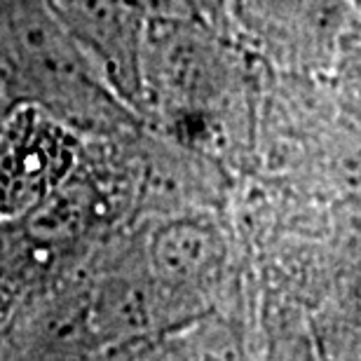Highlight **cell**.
I'll return each instance as SVG.
<instances>
[{
    "instance_id": "cell-4",
    "label": "cell",
    "mask_w": 361,
    "mask_h": 361,
    "mask_svg": "<svg viewBox=\"0 0 361 361\" xmlns=\"http://www.w3.org/2000/svg\"><path fill=\"white\" fill-rule=\"evenodd\" d=\"M120 92L134 99L143 87V40L134 0H45Z\"/></svg>"
},
{
    "instance_id": "cell-5",
    "label": "cell",
    "mask_w": 361,
    "mask_h": 361,
    "mask_svg": "<svg viewBox=\"0 0 361 361\" xmlns=\"http://www.w3.org/2000/svg\"><path fill=\"white\" fill-rule=\"evenodd\" d=\"M0 153V207L5 212H21L31 207L56 174V141L52 143L33 125H14L12 134L3 139Z\"/></svg>"
},
{
    "instance_id": "cell-6",
    "label": "cell",
    "mask_w": 361,
    "mask_h": 361,
    "mask_svg": "<svg viewBox=\"0 0 361 361\" xmlns=\"http://www.w3.org/2000/svg\"><path fill=\"white\" fill-rule=\"evenodd\" d=\"M345 5L350 7L352 14H357V17L361 19V0H345Z\"/></svg>"
},
{
    "instance_id": "cell-2",
    "label": "cell",
    "mask_w": 361,
    "mask_h": 361,
    "mask_svg": "<svg viewBox=\"0 0 361 361\" xmlns=\"http://www.w3.org/2000/svg\"><path fill=\"white\" fill-rule=\"evenodd\" d=\"M150 274L160 312L188 317L204 310L228 261L226 237L204 216L167 221L150 240Z\"/></svg>"
},
{
    "instance_id": "cell-3",
    "label": "cell",
    "mask_w": 361,
    "mask_h": 361,
    "mask_svg": "<svg viewBox=\"0 0 361 361\" xmlns=\"http://www.w3.org/2000/svg\"><path fill=\"white\" fill-rule=\"evenodd\" d=\"M244 24L300 68L336 63L350 31L345 0H237Z\"/></svg>"
},
{
    "instance_id": "cell-1",
    "label": "cell",
    "mask_w": 361,
    "mask_h": 361,
    "mask_svg": "<svg viewBox=\"0 0 361 361\" xmlns=\"http://www.w3.org/2000/svg\"><path fill=\"white\" fill-rule=\"evenodd\" d=\"M0 85L80 127L113 125L125 108L104 66L45 0H0Z\"/></svg>"
}]
</instances>
